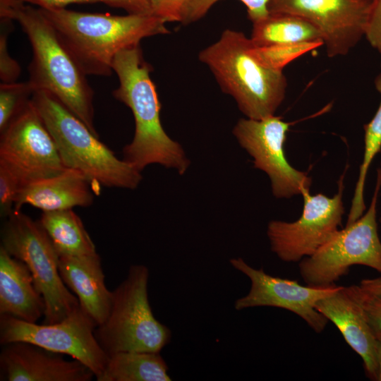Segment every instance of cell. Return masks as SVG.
Instances as JSON below:
<instances>
[{
    "instance_id": "obj_1",
    "label": "cell",
    "mask_w": 381,
    "mask_h": 381,
    "mask_svg": "<svg viewBox=\"0 0 381 381\" xmlns=\"http://www.w3.org/2000/svg\"><path fill=\"white\" fill-rule=\"evenodd\" d=\"M0 18L16 20L32 47L29 81L59 100L96 136L94 91L54 28L39 8L21 0H0Z\"/></svg>"
},
{
    "instance_id": "obj_2",
    "label": "cell",
    "mask_w": 381,
    "mask_h": 381,
    "mask_svg": "<svg viewBox=\"0 0 381 381\" xmlns=\"http://www.w3.org/2000/svg\"><path fill=\"white\" fill-rule=\"evenodd\" d=\"M112 68L119 80L112 94L130 108L135 120L134 136L123 149V159L140 171L149 164H159L183 174L190 161L181 145L163 128L162 106L150 77L152 68L140 44L119 52Z\"/></svg>"
},
{
    "instance_id": "obj_3",
    "label": "cell",
    "mask_w": 381,
    "mask_h": 381,
    "mask_svg": "<svg viewBox=\"0 0 381 381\" xmlns=\"http://www.w3.org/2000/svg\"><path fill=\"white\" fill-rule=\"evenodd\" d=\"M39 8L87 75H111L119 52L139 45L144 38L169 32L165 23L153 15Z\"/></svg>"
},
{
    "instance_id": "obj_4",
    "label": "cell",
    "mask_w": 381,
    "mask_h": 381,
    "mask_svg": "<svg viewBox=\"0 0 381 381\" xmlns=\"http://www.w3.org/2000/svg\"><path fill=\"white\" fill-rule=\"evenodd\" d=\"M251 44L242 32L227 29L198 57L240 111L247 118L260 119L275 114L285 98L287 80L283 71L267 68L254 59Z\"/></svg>"
},
{
    "instance_id": "obj_5",
    "label": "cell",
    "mask_w": 381,
    "mask_h": 381,
    "mask_svg": "<svg viewBox=\"0 0 381 381\" xmlns=\"http://www.w3.org/2000/svg\"><path fill=\"white\" fill-rule=\"evenodd\" d=\"M68 169L83 174L99 193L100 186L134 189L140 171L119 159L99 137L49 92L36 90L31 99Z\"/></svg>"
},
{
    "instance_id": "obj_6",
    "label": "cell",
    "mask_w": 381,
    "mask_h": 381,
    "mask_svg": "<svg viewBox=\"0 0 381 381\" xmlns=\"http://www.w3.org/2000/svg\"><path fill=\"white\" fill-rule=\"evenodd\" d=\"M149 276L145 265H133L112 291L109 314L95 329L108 356L129 351L160 353L170 342V329L156 319L149 303Z\"/></svg>"
},
{
    "instance_id": "obj_7",
    "label": "cell",
    "mask_w": 381,
    "mask_h": 381,
    "mask_svg": "<svg viewBox=\"0 0 381 381\" xmlns=\"http://www.w3.org/2000/svg\"><path fill=\"white\" fill-rule=\"evenodd\" d=\"M1 229V247L29 268L45 303L44 324L60 322L80 307L59 271V255L40 224L13 211Z\"/></svg>"
},
{
    "instance_id": "obj_8",
    "label": "cell",
    "mask_w": 381,
    "mask_h": 381,
    "mask_svg": "<svg viewBox=\"0 0 381 381\" xmlns=\"http://www.w3.org/2000/svg\"><path fill=\"white\" fill-rule=\"evenodd\" d=\"M381 187L377 170L375 189L367 212L339 230L315 253L299 261L300 274L308 286L328 287L348 274L353 265H364L381 273V241L377 222V202Z\"/></svg>"
},
{
    "instance_id": "obj_9",
    "label": "cell",
    "mask_w": 381,
    "mask_h": 381,
    "mask_svg": "<svg viewBox=\"0 0 381 381\" xmlns=\"http://www.w3.org/2000/svg\"><path fill=\"white\" fill-rule=\"evenodd\" d=\"M94 320L78 308L63 320L39 325L0 315V344L26 341L49 351L68 355L88 367L98 378L109 356L97 341Z\"/></svg>"
},
{
    "instance_id": "obj_10",
    "label": "cell",
    "mask_w": 381,
    "mask_h": 381,
    "mask_svg": "<svg viewBox=\"0 0 381 381\" xmlns=\"http://www.w3.org/2000/svg\"><path fill=\"white\" fill-rule=\"evenodd\" d=\"M0 133V165L22 186L67 169L31 99Z\"/></svg>"
},
{
    "instance_id": "obj_11",
    "label": "cell",
    "mask_w": 381,
    "mask_h": 381,
    "mask_svg": "<svg viewBox=\"0 0 381 381\" xmlns=\"http://www.w3.org/2000/svg\"><path fill=\"white\" fill-rule=\"evenodd\" d=\"M343 191L344 174L339 181L338 192L332 198L322 193L303 194V211L297 220L270 221L267 234L272 251L284 262H298L315 253L341 226Z\"/></svg>"
},
{
    "instance_id": "obj_12",
    "label": "cell",
    "mask_w": 381,
    "mask_h": 381,
    "mask_svg": "<svg viewBox=\"0 0 381 381\" xmlns=\"http://www.w3.org/2000/svg\"><path fill=\"white\" fill-rule=\"evenodd\" d=\"M290 123L274 115L260 119H240L233 134L253 157L254 167L265 172L273 195L289 198L310 192L311 179L293 167L284 153V143Z\"/></svg>"
},
{
    "instance_id": "obj_13",
    "label": "cell",
    "mask_w": 381,
    "mask_h": 381,
    "mask_svg": "<svg viewBox=\"0 0 381 381\" xmlns=\"http://www.w3.org/2000/svg\"><path fill=\"white\" fill-rule=\"evenodd\" d=\"M373 0H269L270 12L299 16L315 27L330 58L348 54L365 37Z\"/></svg>"
},
{
    "instance_id": "obj_14",
    "label": "cell",
    "mask_w": 381,
    "mask_h": 381,
    "mask_svg": "<svg viewBox=\"0 0 381 381\" xmlns=\"http://www.w3.org/2000/svg\"><path fill=\"white\" fill-rule=\"evenodd\" d=\"M229 262L250 281L248 293L234 303L236 310L260 306L283 308L301 317L315 332L324 330L329 320L315 308V304L339 286H302L295 280L268 274L262 268H253L241 258H232Z\"/></svg>"
},
{
    "instance_id": "obj_15",
    "label": "cell",
    "mask_w": 381,
    "mask_h": 381,
    "mask_svg": "<svg viewBox=\"0 0 381 381\" xmlns=\"http://www.w3.org/2000/svg\"><path fill=\"white\" fill-rule=\"evenodd\" d=\"M1 381H90L95 374L78 360H67L26 341L2 345Z\"/></svg>"
},
{
    "instance_id": "obj_16",
    "label": "cell",
    "mask_w": 381,
    "mask_h": 381,
    "mask_svg": "<svg viewBox=\"0 0 381 381\" xmlns=\"http://www.w3.org/2000/svg\"><path fill=\"white\" fill-rule=\"evenodd\" d=\"M315 308L336 325L348 345L360 356L368 377L377 381L376 337L361 307L344 286L318 301Z\"/></svg>"
},
{
    "instance_id": "obj_17",
    "label": "cell",
    "mask_w": 381,
    "mask_h": 381,
    "mask_svg": "<svg viewBox=\"0 0 381 381\" xmlns=\"http://www.w3.org/2000/svg\"><path fill=\"white\" fill-rule=\"evenodd\" d=\"M99 193L80 171L66 169L61 173L22 186L16 196L13 211L28 204L42 211L89 207Z\"/></svg>"
},
{
    "instance_id": "obj_18",
    "label": "cell",
    "mask_w": 381,
    "mask_h": 381,
    "mask_svg": "<svg viewBox=\"0 0 381 381\" xmlns=\"http://www.w3.org/2000/svg\"><path fill=\"white\" fill-rule=\"evenodd\" d=\"M59 271L64 283L76 295L80 308L97 326L107 318L112 291L105 284L101 259L95 253L77 256H59Z\"/></svg>"
},
{
    "instance_id": "obj_19",
    "label": "cell",
    "mask_w": 381,
    "mask_h": 381,
    "mask_svg": "<svg viewBox=\"0 0 381 381\" xmlns=\"http://www.w3.org/2000/svg\"><path fill=\"white\" fill-rule=\"evenodd\" d=\"M44 312V298L28 266L0 246V315L37 322Z\"/></svg>"
},
{
    "instance_id": "obj_20",
    "label": "cell",
    "mask_w": 381,
    "mask_h": 381,
    "mask_svg": "<svg viewBox=\"0 0 381 381\" xmlns=\"http://www.w3.org/2000/svg\"><path fill=\"white\" fill-rule=\"evenodd\" d=\"M39 221L59 257L97 253L82 220L72 209L42 211Z\"/></svg>"
},
{
    "instance_id": "obj_21",
    "label": "cell",
    "mask_w": 381,
    "mask_h": 381,
    "mask_svg": "<svg viewBox=\"0 0 381 381\" xmlns=\"http://www.w3.org/2000/svg\"><path fill=\"white\" fill-rule=\"evenodd\" d=\"M168 365L160 353L120 351L109 356L97 381H170Z\"/></svg>"
},
{
    "instance_id": "obj_22",
    "label": "cell",
    "mask_w": 381,
    "mask_h": 381,
    "mask_svg": "<svg viewBox=\"0 0 381 381\" xmlns=\"http://www.w3.org/2000/svg\"><path fill=\"white\" fill-rule=\"evenodd\" d=\"M250 39L255 47L322 41L318 29L308 21L279 12H270L266 18L253 23Z\"/></svg>"
},
{
    "instance_id": "obj_23",
    "label": "cell",
    "mask_w": 381,
    "mask_h": 381,
    "mask_svg": "<svg viewBox=\"0 0 381 381\" xmlns=\"http://www.w3.org/2000/svg\"><path fill=\"white\" fill-rule=\"evenodd\" d=\"M375 85L381 96V73L376 77ZM364 154L346 225L361 217L366 207L363 192L367 174L373 159L381 150V100L374 116L364 126Z\"/></svg>"
},
{
    "instance_id": "obj_24",
    "label": "cell",
    "mask_w": 381,
    "mask_h": 381,
    "mask_svg": "<svg viewBox=\"0 0 381 381\" xmlns=\"http://www.w3.org/2000/svg\"><path fill=\"white\" fill-rule=\"evenodd\" d=\"M322 46L324 44L321 40L266 47H255L252 44L250 52L263 66L282 71L283 68L291 61Z\"/></svg>"
},
{
    "instance_id": "obj_25",
    "label": "cell",
    "mask_w": 381,
    "mask_h": 381,
    "mask_svg": "<svg viewBox=\"0 0 381 381\" xmlns=\"http://www.w3.org/2000/svg\"><path fill=\"white\" fill-rule=\"evenodd\" d=\"M35 90L29 80L1 83L0 133L32 99Z\"/></svg>"
},
{
    "instance_id": "obj_26",
    "label": "cell",
    "mask_w": 381,
    "mask_h": 381,
    "mask_svg": "<svg viewBox=\"0 0 381 381\" xmlns=\"http://www.w3.org/2000/svg\"><path fill=\"white\" fill-rule=\"evenodd\" d=\"M221 0H188L182 12L181 23L188 25L203 18L209 10ZM246 8L252 23L266 18L269 13V0H238Z\"/></svg>"
},
{
    "instance_id": "obj_27",
    "label": "cell",
    "mask_w": 381,
    "mask_h": 381,
    "mask_svg": "<svg viewBox=\"0 0 381 381\" xmlns=\"http://www.w3.org/2000/svg\"><path fill=\"white\" fill-rule=\"evenodd\" d=\"M44 9L64 8L70 4L102 3L128 13L153 15L150 0H21ZM154 16V15H153Z\"/></svg>"
},
{
    "instance_id": "obj_28",
    "label": "cell",
    "mask_w": 381,
    "mask_h": 381,
    "mask_svg": "<svg viewBox=\"0 0 381 381\" xmlns=\"http://www.w3.org/2000/svg\"><path fill=\"white\" fill-rule=\"evenodd\" d=\"M344 289L361 307L374 334H381V298L358 285L344 286Z\"/></svg>"
},
{
    "instance_id": "obj_29",
    "label": "cell",
    "mask_w": 381,
    "mask_h": 381,
    "mask_svg": "<svg viewBox=\"0 0 381 381\" xmlns=\"http://www.w3.org/2000/svg\"><path fill=\"white\" fill-rule=\"evenodd\" d=\"M12 20L1 18L0 26V78L1 83L16 82L21 68L18 62L9 54L8 38L13 30Z\"/></svg>"
},
{
    "instance_id": "obj_30",
    "label": "cell",
    "mask_w": 381,
    "mask_h": 381,
    "mask_svg": "<svg viewBox=\"0 0 381 381\" xmlns=\"http://www.w3.org/2000/svg\"><path fill=\"white\" fill-rule=\"evenodd\" d=\"M22 187L6 168L0 165V214L6 218L13 211L16 196Z\"/></svg>"
},
{
    "instance_id": "obj_31",
    "label": "cell",
    "mask_w": 381,
    "mask_h": 381,
    "mask_svg": "<svg viewBox=\"0 0 381 381\" xmlns=\"http://www.w3.org/2000/svg\"><path fill=\"white\" fill-rule=\"evenodd\" d=\"M188 0H150L154 16L163 20L181 22L182 12Z\"/></svg>"
},
{
    "instance_id": "obj_32",
    "label": "cell",
    "mask_w": 381,
    "mask_h": 381,
    "mask_svg": "<svg viewBox=\"0 0 381 381\" xmlns=\"http://www.w3.org/2000/svg\"><path fill=\"white\" fill-rule=\"evenodd\" d=\"M365 37L381 58V0L373 1Z\"/></svg>"
},
{
    "instance_id": "obj_33",
    "label": "cell",
    "mask_w": 381,
    "mask_h": 381,
    "mask_svg": "<svg viewBox=\"0 0 381 381\" xmlns=\"http://www.w3.org/2000/svg\"><path fill=\"white\" fill-rule=\"evenodd\" d=\"M366 291L381 298V277L361 280L360 285Z\"/></svg>"
},
{
    "instance_id": "obj_34",
    "label": "cell",
    "mask_w": 381,
    "mask_h": 381,
    "mask_svg": "<svg viewBox=\"0 0 381 381\" xmlns=\"http://www.w3.org/2000/svg\"><path fill=\"white\" fill-rule=\"evenodd\" d=\"M376 337V356L377 363V381H381V334L375 335Z\"/></svg>"
},
{
    "instance_id": "obj_35",
    "label": "cell",
    "mask_w": 381,
    "mask_h": 381,
    "mask_svg": "<svg viewBox=\"0 0 381 381\" xmlns=\"http://www.w3.org/2000/svg\"><path fill=\"white\" fill-rule=\"evenodd\" d=\"M381 173V164L380 169H377Z\"/></svg>"
},
{
    "instance_id": "obj_36",
    "label": "cell",
    "mask_w": 381,
    "mask_h": 381,
    "mask_svg": "<svg viewBox=\"0 0 381 381\" xmlns=\"http://www.w3.org/2000/svg\"></svg>"
}]
</instances>
